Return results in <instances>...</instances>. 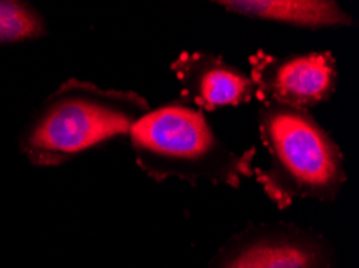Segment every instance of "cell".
Here are the masks:
<instances>
[{
    "instance_id": "277c9868",
    "label": "cell",
    "mask_w": 359,
    "mask_h": 268,
    "mask_svg": "<svg viewBox=\"0 0 359 268\" xmlns=\"http://www.w3.org/2000/svg\"><path fill=\"white\" fill-rule=\"evenodd\" d=\"M250 78L261 103L311 111L334 95L339 71L330 52L271 55L258 50L250 57Z\"/></svg>"
},
{
    "instance_id": "5b68a950",
    "label": "cell",
    "mask_w": 359,
    "mask_h": 268,
    "mask_svg": "<svg viewBox=\"0 0 359 268\" xmlns=\"http://www.w3.org/2000/svg\"><path fill=\"white\" fill-rule=\"evenodd\" d=\"M211 268H330V254L311 232L266 225L233 239Z\"/></svg>"
},
{
    "instance_id": "ba28073f",
    "label": "cell",
    "mask_w": 359,
    "mask_h": 268,
    "mask_svg": "<svg viewBox=\"0 0 359 268\" xmlns=\"http://www.w3.org/2000/svg\"><path fill=\"white\" fill-rule=\"evenodd\" d=\"M46 34L47 26L34 7L20 0H0V43L32 41Z\"/></svg>"
},
{
    "instance_id": "6da1fadb",
    "label": "cell",
    "mask_w": 359,
    "mask_h": 268,
    "mask_svg": "<svg viewBox=\"0 0 359 268\" xmlns=\"http://www.w3.org/2000/svg\"><path fill=\"white\" fill-rule=\"evenodd\" d=\"M129 136L139 167L156 182L176 177L237 188L253 175L255 148L233 151L205 114L182 100L151 108Z\"/></svg>"
},
{
    "instance_id": "3957f363",
    "label": "cell",
    "mask_w": 359,
    "mask_h": 268,
    "mask_svg": "<svg viewBox=\"0 0 359 268\" xmlns=\"http://www.w3.org/2000/svg\"><path fill=\"white\" fill-rule=\"evenodd\" d=\"M150 109L135 92L67 82L25 130L21 150L36 166H58L113 136L129 135Z\"/></svg>"
},
{
    "instance_id": "8992f818",
    "label": "cell",
    "mask_w": 359,
    "mask_h": 268,
    "mask_svg": "<svg viewBox=\"0 0 359 268\" xmlns=\"http://www.w3.org/2000/svg\"><path fill=\"white\" fill-rule=\"evenodd\" d=\"M182 101L203 111L238 106L257 95L250 74L211 52H182L171 64Z\"/></svg>"
},
{
    "instance_id": "7a4b0ae2",
    "label": "cell",
    "mask_w": 359,
    "mask_h": 268,
    "mask_svg": "<svg viewBox=\"0 0 359 268\" xmlns=\"http://www.w3.org/2000/svg\"><path fill=\"white\" fill-rule=\"evenodd\" d=\"M258 130L269 166L253 174L277 207L285 209L298 199H337L348 180L345 157L311 111L263 103Z\"/></svg>"
},
{
    "instance_id": "52a82bcc",
    "label": "cell",
    "mask_w": 359,
    "mask_h": 268,
    "mask_svg": "<svg viewBox=\"0 0 359 268\" xmlns=\"http://www.w3.org/2000/svg\"><path fill=\"white\" fill-rule=\"evenodd\" d=\"M213 3L247 18L304 29H327L353 24V16L330 0H221Z\"/></svg>"
}]
</instances>
